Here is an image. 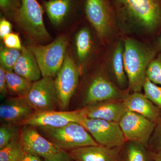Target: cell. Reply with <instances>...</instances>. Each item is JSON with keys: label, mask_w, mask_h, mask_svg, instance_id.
<instances>
[{"label": "cell", "mask_w": 161, "mask_h": 161, "mask_svg": "<svg viewBox=\"0 0 161 161\" xmlns=\"http://www.w3.org/2000/svg\"><path fill=\"white\" fill-rule=\"evenodd\" d=\"M124 52L123 37L117 38L109 44L103 66L109 78L116 86L122 91L130 92L124 66Z\"/></svg>", "instance_id": "cell-11"}, {"label": "cell", "mask_w": 161, "mask_h": 161, "mask_svg": "<svg viewBox=\"0 0 161 161\" xmlns=\"http://www.w3.org/2000/svg\"><path fill=\"white\" fill-rule=\"evenodd\" d=\"M84 12L104 43L110 44L119 33L117 22L110 0H83Z\"/></svg>", "instance_id": "cell-3"}, {"label": "cell", "mask_w": 161, "mask_h": 161, "mask_svg": "<svg viewBox=\"0 0 161 161\" xmlns=\"http://www.w3.org/2000/svg\"><path fill=\"white\" fill-rule=\"evenodd\" d=\"M153 161H161V151L153 152Z\"/></svg>", "instance_id": "cell-36"}, {"label": "cell", "mask_w": 161, "mask_h": 161, "mask_svg": "<svg viewBox=\"0 0 161 161\" xmlns=\"http://www.w3.org/2000/svg\"><path fill=\"white\" fill-rule=\"evenodd\" d=\"M148 148L153 152L161 151V117L156 123L148 142Z\"/></svg>", "instance_id": "cell-30"}, {"label": "cell", "mask_w": 161, "mask_h": 161, "mask_svg": "<svg viewBox=\"0 0 161 161\" xmlns=\"http://www.w3.org/2000/svg\"><path fill=\"white\" fill-rule=\"evenodd\" d=\"M159 38H160V40L161 41V34Z\"/></svg>", "instance_id": "cell-37"}, {"label": "cell", "mask_w": 161, "mask_h": 161, "mask_svg": "<svg viewBox=\"0 0 161 161\" xmlns=\"http://www.w3.org/2000/svg\"><path fill=\"white\" fill-rule=\"evenodd\" d=\"M5 46L9 48L22 50L23 47L19 35L10 33L3 39Z\"/></svg>", "instance_id": "cell-31"}, {"label": "cell", "mask_w": 161, "mask_h": 161, "mask_svg": "<svg viewBox=\"0 0 161 161\" xmlns=\"http://www.w3.org/2000/svg\"><path fill=\"white\" fill-rule=\"evenodd\" d=\"M123 100L104 101L84 107L80 110L84 117L119 123L127 111Z\"/></svg>", "instance_id": "cell-16"}, {"label": "cell", "mask_w": 161, "mask_h": 161, "mask_svg": "<svg viewBox=\"0 0 161 161\" xmlns=\"http://www.w3.org/2000/svg\"><path fill=\"white\" fill-rule=\"evenodd\" d=\"M68 40L60 36L46 45H32L28 48L36 60L43 77H55L61 68L65 58Z\"/></svg>", "instance_id": "cell-6"}, {"label": "cell", "mask_w": 161, "mask_h": 161, "mask_svg": "<svg viewBox=\"0 0 161 161\" xmlns=\"http://www.w3.org/2000/svg\"><path fill=\"white\" fill-rule=\"evenodd\" d=\"M20 161H43L40 157L25 153L23 157Z\"/></svg>", "instance_id": "cell-35"}, {"label": "cell", "mask_w": 161, "mask_h": 161, "mask_svg": "<svg viewBox=\"0 0 161 161\" xmlns=\"http://www.w3.org/2000/svg\"><path fill=\"white\" fill-rule=\"evenodd\" d=\"M88 79L80 95V108L104 101L123 100L130 93L120 90L113 83L103 65Z\"/></svg>", "instance_id": "cell-5"}, {"label": "cell", "mask_w": 161, "mask_h": 161, "mask_svg": "<svg viewBox=\"0 0 161 161\" xmlns=\"http://www.w3.org/2000/svg\"><path fill=\"white\" fill-rule=\"evenodd\" d=\"M22 5V0H0V9L5 16L14 20Z\"/></svg>", "instance_id": "cell-29"}, {"label": "cell", "mask_w": 161, "mask_h": 161, "mask_svg": "<svg viewBox=\"0 0 161 161\" xmlns=\"http://www.w3.org/2000/svg\"><path fill=\"white\" fill-rule=\"evenodd\" d=\"M12 25L11 23L4 18H1L0 20V37L3 39L6 35L11 32Z\"/></svg>", "instance_id": "cell-34"}, {"label": "cell", "mask_w": 161, "mask_h": 161, "mask_svg": "<svg viewBox=\"0 0 161 161\" xmlns=\"http://www.w3.org/2000/svg\"><path fill=\"white\" fill-rule=\"evenodd\" d=\"M43 7L37 0H22V5L14 20L33 41L38 43L49 40L43 20Z\"/></svg>", "instance_id": "cell-7"}, {"label": "cell", "mask_w": 161, "mask_h": 161, "mask_svg": "<svg viewBox=\"0 0 161 161\" xmlns=\"http://www.w3.org/2000/svg\"><path fill=\"white\" fill-rule=\"evenodd\" d=\"M120 161H153V153L143 144L127 141L122 147Z\"/></svg>", "instance_id": "cell-21"}, {"label": "cell", "mask_w": 161, "mask_h": 161, "mask_svg": "<svg viewBox=\"0 0 161 161\" xmlns=\"http://www.w3.org/2000/svg\"><path fill=\"white\" fill-rule=\"evenodd\" d=\"M119 32L124 36L157 39L161 34V0H110Z\"/></svg>", "instance_id": "cell-1"}, {"label": "cell", "mask_w": 161, "mask_h": 161, "mask_svg": "<svg viewBox=\"0 0 161 161\" xmlns=\"http://www.w3.org/2000/svg\"><path fill=\"white\" fill-rule=\"evenodd\" d=\"M22 50L13 49L2 46L0 49V63L6 71L12 72Z\"/></svg>", "instance_id": "cell-25"}, {"label": "cell", "mask_w": 161, "mask_h": 161, "mask_svg": "<svg viewBox=\"0 0 161 161\" xmlns=\"http://www.w3.org/2000/svg\"><path fill=\"white\" fill-rule=\"evenodd\" d=\"M75 46L79 62L83 66L89 58L93 48L92 35L88 27H82L77 33Z\"/></svg>", "instance_id": "cell-22"}, {"label": "cell", "mask_w": 161, "mask_h": 161, "mask_svg": "<svg viewBox=\"0 0 161 161\" xmlns=\"http://www.w3.org/2000/svg\"><path fill=\"white\" fill-rule=\"evenodd\" d=\"M122 147L86 146L70 150L69 153L75 161H120Z\"/></svg>", "instance_id": "cell-17"}, {"label": "cell", "mask_w": 161, "mask_h": 161, "mask_svg": "<svg viewBox=\"0 0 161 161\" xmlns=\"http://www.w3.org/2000/svg\"><path fill=\"white\" fill-rule=\"evenodd\" d=\"M80 70L71 57L66 55L61 68L55 79L59 95L60 108L65 111L78 89Z\"/></svg>", "instance_id": "cell-10"}, {"label": "cell", "mask_w": 161, "mask_h": 161, "mask_svg": "<svg viewBox=\"0 0 161 161\" xmlns=\"http://www.w3.org/2000/svg\"><path fill=\"white\" fill-rule=\"evenodd\" d=\"M24 154L19 137L0 149V161H20Z\"/></svg>", "instance_id": "cell-24"}, {"label": "cell", "mask_w": 161, "mask_h": 161, "mask_svg": "<svg viewBox=\"0 0 161 161\" xmlns=\"http://www.w3.org/2000/svg\"><path fill=\"white\" fill-rule=\"evenodd\" d=\"M119 124L126 141L138 142L148 147L155 122L138 113L126 111Z\"/></svg>", "instance_id": "cell-12"}, {"label": "cell", "mask_w": 161, "mask_h": 161, "mask_svg": "<svg viewBox=\"0 0 161 161\" xmlns=\"http://www.w3.org/2000/svg\"><path fill=\"white\" fill-rule=\"evenodd\" d=\"M45 161H75L69 153L64 150H59L49 158L44 159Z\"/></svg>", "instance_id": "cell-32"}, {"label": "cell", "mask_w": 161, "mask_h": 161, "mask_svg": "<svg viewBox=\"0 0 161 161\" xmlns=\"http://www.w3.org/2000/svg\"><path fill=\"white\" fill-rule=\"evenodd\" d=\"M25 98L36 112L56 110L60 107L58 90L52 77H43L34 82Z\"/></svg>", "instance_id": "cell-9"}, {"label": "cell", "mask_w": 161, "mask_h": 161, "mask_svg": "<svg viewBox=\"0 0 161 161\" xmlns=\"http://www.w3.org/2000/svg\"><path fill=\"white\" fill-rule=\"evenodd\" d=\"M84 117L80 109L73 111H43L36 112L23 125L35 127L63 126L72 122L79 123Z\"/></svg>", "instance_id": "cell-15"}, {"label": "cell", "mask_w": 161, "mask_h": 161, "mask_svg": "<svg viewBox=\"0 0 161 161\" xmlns=\"http://www.w3.org/2000/svg\"><path fill=\"white\" fill-rule=\"evenodd\" d=\"M18 126L3 124L0 127V149L19 137Z\"/></svg>", "instance_id": "cell-26"}, {"label": "cell", "mask_w": 161, "mask_h": 161, "mask_svg": "<svg viewBox=\"0 0 161 161\" xmlns=\"http://www.w3.org/2000/svg\"><path fill=\"white\" fill-rule=\"evenodd\" d=\"M19 139L26 153L46 159L59 150L38 132L36 127L25 126L20 131Z\"/></svg>", "instance_id": "cell-13"}, {"label": "cell", "mask_w": 161, "mask_h": 161, "mask_svg": "<svg viewBox=\"0 0 161 161\" xmlns=\"http://www.w3.org/2000/svg\"><path fill=\"white\" fill-rule=\"evenodd\" d=\"M6 71L3 67L0 66V93L3 98L9 94L6 83Z\"/></svg>", "instance_id": "cell-33"}, {"label": "cell", "mask_w": 161, "mask_h": 161, "mask_svg": "<svg viewBox=\"0 0 161 161\" xmlns=\"http://www.w3.org/2000/svg\"><path fill=\"white\" fill-rule=\"evenodd\" d=\"M14 73L32 82L41 79V71L34 55L29 48L23 47L14 68Z\"/></svg>", "instance_id": "cell-19"}, {"label": "cell", "mask_w": 161, "mask_h": 161, "mask_svg": "<svg viewBox=\"0 0 161 161\" xmlns=\"http://www.w3.org/2000/svg\"><path fill=\"white\" fill-rule=\"evenodd\" d=\"M127 111L142 115L156 123L161 117V110L141 92L130 93L124 99Z\"/></svg>", "instance_id": "cell-18"}, {"label": "cell", "mask_w": 161, "mask_h": 161, "mask_svg": "<svg viewBox=\"0 0 161 161\" xmlns=\"http://www.w3.org/2000/svg\"><path fill=\"white\" fill-rule=\"evenodd\" d=\"M78 123L101 146L109 148L122 147L126 141L119 123L83 117Z\"/></svg>", "instance_id": "cell-8"}, {"label": "cell", "mask_w": 161, "mask_h": 161, "mask_svg": "<svg viewBox=\"0 0 161 161\" xmlns=\"http://www.w3.org/2000/svg\"><path fill=\"white\" fill-rule=\"evenodd\" d=\"M40 133L59 150H70L98 144L84 127L72 122L63 126L36 127Z\"/></svg>", "instance_id": "cell-4"}, {"label": "cell", "mask_w": 161, "mask_h": 161, "mask_svg": "<svg viewBox=\"0 0 161 161\" xmlns=\"http://www.w3.org/2000/svg\"><path fill=\"white\" fill-rule=\"evenodd\" d=\"M6 75L9 94L13 97H26L33 82L13 71H6Z\"/></svg>", "instance_id": "cell-23"}, {"label": "cell", "mask_w": 161, "mask_h": 161, "mask_svg": "<svg viewBox=\"0 0 161 161\" xmlns=\"http://www.w3.org/2000/svg\"><path fill=\"white\" fill-rule=\"evenodd\" d=\"M124 61L129 80L130 93L141 92L147 78V70L150 62L161 52L159 37L142 41L136 38L124 36Z\"/></svg>", "instance_id": "cell-2"}, {"label": "cell", "mask_w": 161, "mask_h": 161, "mask_svg": "<svg viewBox=\"0 0 161 161\" xmlns=\"http://www.w3.org/2000/svg\"><path fill=\"white\" fill-rule=\"evenodd\" d=\"M147 78L161 86V52L150 62L147 70Z\"/></svg>", "instance_id": "cell-28"}, {"label": "cell", "mask_w": 161, "mask_h": 161, "mask_svg": "<svg viewBox=\"0 0 161 161\" xmlns=\"http://www.w3.org/2000/svg\"><path fill=\"white\" fill-rule=\"evenodd\" d=\"M143 89L145 96L161 110V86L153 83L147 78Z\"/></svg>", "instance_id": "cell-27"}, {"label": "cell", "mask_w": 161, "mask_h": 161, "mask_svg": "<svg viewBox=\"0 0 161 161\" xmlns=\"http://www.w3.org/2000/svg\"><path fill=\"white\" fill-rule=\"evenodd\" d=\"M36 112L25 97H11L0 106V119L3 124L23 125Z\"/></svg>", "instance_id": "cell-14"}, {"label": "cell", "mask_w": 161, "mask_h": 161, "mask_svg": "<svg viewBox=\"0 0 161 161\" xmlns=\"http://www.w3.org/2000/svg\"><path fill=\"white\" fill-rule=\"evenodd\" d=\"M76 0H48L43 3L45 11L51 23L61 24L75 9Z\"/></svg>", "instance_id": "cell-20"}]
</instances>
